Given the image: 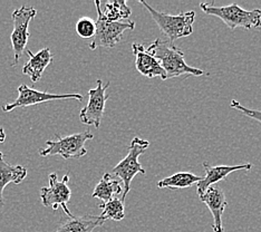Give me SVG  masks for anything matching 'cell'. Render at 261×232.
Returning a JSON list of instances; mask_svg holds the SVG:
<instances>
[{
	"label": "cell",
	"mask_w": 261,
	"mask_h": 232,
	"mask_svg": "<svg viewBox=\"0 0 261 232\" xmlns=\"http://www.w3.org/2000/svg\"><path fill=\"white\" fill-rule=\"evenodd\" d=\"M202 176H198L191 172H179L171 176L164 177L161 181L158 182L159 189H186L192 187L193 184H198Z\"/></svg>",
	"instance_id": "ac0fdd59"
},
{
	"label": "cell",
	"mask_w": 261,
	"mask_h": 232,
	"mask_svg": "<svg viewBox=\"0 0 261 232\" xmlns=\"http://www.w3.org/2000/svg\"><path fill=\"white\" fill-rule=\"evenodd\" d=\"M132 50L135 55V67L141 75L147 77V79L160 77L163 81L167 80V75L160 65V62L151 53L146 50L143 44L133 43Z\"/></svg>",
	"instance_id": "8fae6325"
},
{
	"label": "cell",
	"mask_w": 261,
	"mask_h": 232,
	"mask_svg": "<svg viewBox=\"0 0 261 232\" xmlns=\"http://www.w3.org/2000/svg\"><path fill=\"white\" fill-rule=\"evenodd\" d=\"M230 107H231V109H233V110L240 111V112L243 113V114H245V115H247V116H249L250 118H252V120H256V121H258L259 123H261V111L248 109V107L241 105V104L238 102V100H234V99L231 100Z\"/></svg>",
	"instance_id": "7402d4cb"
},
{
	"label": "cell",
	"mask_w": 261,
	"mask_h": 232,
	"mask_svg": "<svg viewBox=\"0 0 261 232\" xmlns=\"http://www.w3.org/2000/svg\"><path fill=\"white\" fill-rule=\"evenodd\" d=\"M26 53L29 56V61L22 66V74L31 77L33 83H37L43 76L44 70L53 62L54 55L49 48H43L36 54L26 48Z\"/></svg>",
	"instance_id": "5bb4252c"
},
{
	"label": "cell",
	"mask_w": 261,
	"mask_h": 232,
	"mask_svg": "<svg viewBox=\"0 0 261 232\" xmlns=\"http://www.w3.org/2000/svg\"><path fill=\"white\" fill-rule=\"evenodd\" d=\"M37 15V10L31 6H21L20 8L15 9L11 14L14 21V29L10 35L11 48L14 53L13 66L18 64L22 54L26 50V46L29 39V23Z\"/></svg>",
	"instance_id": "52a82bcc"
},
{
	"label": "cell",
	"mask_w": 261,
	"mask_h": 232,
	"mask_svg": "<svg viewBox=\"0 0 261 232\" xmlns=\"http://www.w3.org/2000/svg\"><path fill=\"white\" fill-rule=\"evenodd\" d=\"M200 200L206 204L213 217V232H223L222 214L225 210L228 202L222 190L218 186H211L205 190V192L199 196Z\"/></svg>",
	"instance_id": "4fadbf2b"
},
{
	"label": "cell",
	"mask_w": 261,
	"mask_h": 232,
	"mask_svg": "<svg viewBox=\"0 0 261 232\" xmlns=\"http://www.w3.org/2000/svg\"><path fill=\"white\" fill-rule=\"evenodd\" d=\"M97 10V20L96 23V32L93 37L92 43L90 44V49L94 50L98 47H105V48H112L116 44L120 43L123 38V34L126 31H133L135 27L134 21H117L113 22L106 20L100 11V2L96 0L95 2Z\"/></svg>",
	"instance_id": "8992f818"
},
{
	"label": "cell",
	"mask_w": 261,
	"mask_h": 232,
	"mask_svg": "<svg viewBox=\"0 0 261 232\" xmlns=\"http://www.w3.org/2000/svg\"><path fill=\"white\" fill-rule=\"evenodd\" d=\"M27 176V169L22 165H13L5 161L4 154L0 152V210L5 205L4 190L9 183L19 184Z\"/></svg>",
	"instance_id": "9a60e30c"
},
{
	"label": "cell",
	"mask_w": 261,
	"mask_h": 232,
	"mask_svg": "<svg viewBox=\"0 0 261 232\" xmlns=\"http://www.w3.org/2000/svg\"><path fill=\"white\" fill-rule=\"evenodd\" d=\"M123 193V187L121 182L110 173H105L100 178L98 184L95 187L92 196L95 199H99L102 203L111 201L116 198V195Z\"/></svg>",
	"instance_id": "e0dca14e"
},
{
	"label": "cell",
	"mask_w": 261,
	"mask_h": 232,
	"mask_svg": "<svg viewBox=\"0 0 261 232\" xmlns=\"http://www.w3.org/2000/svg\"><path fill=\"white\" fill-rule=\"evenodd\" d=\"M99 209H102V217L105 221L106 220H114V221H121L125 217V204L124 201L118 198L112 199L111 201L106 202V203H100Z\"/></svg>",
	"instance_id": "ffe728a7"
},
{
	"label": "cell",
	"mask_w": 261,
	"mask_h": 232,
	"mask_svg": "<svg viewBox=\"0 0 261 232\" xmlns=\"http://www.w3.org/2000/svg\"><path fill=\"white\" fill-rule=\"evenodd\" d=\"M102 15L106 20L117 22L122 19H128V17L132 14L130 8L127 6L126 2L124 0H116V2H109L105 4V9L102 10Z\"/></svg>",
	"instance_id": "d6986e66"
},
{
	"label": "cell",
	"mask_w": 261,
	"mask_h": 232,
	"mask_svg": "<svg viewBox=\"0 0 261 232\" xmlns=\"http://www.w3.org/2000/svg\"><path fill=\"white\" fill-rule=\"evenodd\" d=\"M144 8L147 9L153 20L156 22L161 32L167 36L170 43L174 40L188 37L193 33V22L195 18L194 11H187L179 15H169L165 13H160L145 2H139Z\"/></svg>",
	"instance_id": "3957f363"
},
{
	"label": "cell",
	"mask_w": 261,
	"mask_h": 232,
	"mask_svg": "<svg viewBox=\"0 0 261 232\" xmlns=\"http://www.w3.org/2000/svg\"><path fill=\"white\" fill-rule=\"evenodd\" d=\"M49 186L40 189V200L44 207L53 208V210H57L62 208L67 217H72L73 214L68 209V202L72 196V191L68 187L69 176L64 175L61 181L58 180L56 173H50L48 176Z\"/></svg>",
	"instance_id": "ba28073f"
},
{
	"label": "cell",
	"mask_w": 261,
	"mask_h": 232,
	"mask_svg": "<svg viewBox=\"0 0 261 232\" xmlns=\"http://www.w3.org/2000/svg\"><path fill=\"white\" fill-rule=\"evenodd\" d=\"M146 50L151 53L160 62V65L167 75V80L182 75L202 76L205 74L202 69L189 66L185 61V53L169 40L158 38L150 44Z\"/></svg>",
	"instance_id": "6da1fadb"
},
{
	"label": "cell",
	"mask_w": 261,
	"mask_h": 232,
	"mask_svg": "<svg viewBox=\"0 0 261 232\" xmlns=\"http://www.w3.org/2000/svg\"><path fill=\"white\" fill-rule=\"evenodd\" d=\"M203 168L205 172V176H202L201 181L197 184V193L198 195H202L205 190L215 186L216 183L220 182L221 180H224L230 173L236 171L245 170V171H250L252 169L251 163L247 164H240V165H217L212 166L207 162H203Z\"/></svg>",
	"instance_id": "7c38bea8"
},
{
	"label": "cell",
	"mask_w": 261,
	"mask_h": 232,
	"mask_svg": "<svg viewBox=\"0 0 261 232\" xmlns=\"http://www.w3.org/2000/svg\"><path fill=\"white\" fill-rule=\"evenodd\" d=\"M6 140V133H5V130L3 127H0V144L4 143Z\"/></svg>",
	"instance_id": "603a6c76"
},
{
	"label": "cell",
	"mask_w": 261,
	"mask_h": 232,
	"mask_svg": "<svg viewBox=\"0 0 261 232\" xmlns=\"http://www.w3.org/2000/svg\"><path fill=\"white\" fill-rule=\"evenodd\" d=\"M110 87V83L103 86V81H97V86L88 91V102L80 113V120L85 125H93L98 128L104 115L105 104L109 99L106 89Z\"/></svg>",
	"instance_id": "30bf717a"
},
{
	"label": "cell",
	"mask_w": 261,
	"mask_h": 232,
	"mask_svg": "<svg viewBox=\"0 0 261 232\" xmlns=\"http://www.w3.org/2000/svg\"><path fill=\"white\" fill-rule=\"evenodd\" d=\"M149 145V141L142 140L138 138V136H135L128 145L127 156L112 171V175L121 178V181L123 182V193L121 198L122 201H125V198L130 189V182H132L134 176L139 173L145 174V170L142 168V165L139 162V157L145 152Z\"/></svg>",
	"instance_id": "5b68a950"
},
{
	"label": "cell",
	"mask_w": 261,
	"mask_h": 232,
	"mask_svg": "<svg viewBox=\"0 0 261 232\" xmlns=\"http://www.w3.org/2000/svg\"><path fill=\"white\" fill-rule=\"evenodd\" d=\"M94 135L90 131L82 133L70 134L67 136H61L56 134V140H48L46 142V147L39 148V156L53 157L61 156L65 160L81 159L87 154L85 143L88 140H93Z\"/></svg>",
	"instance_id": "277c9868"
},
{
	"label": "cell",
	"mask_w": 261,
	"mask_h": 232,
	"mask_svg": "<svg viewBox=\"0 0 261 232\" xmlns=\"http://www.w3.org/2000/svg\"><path fill=\"white\" fill-rule=\"evenodd\" d=\"M200 8L206 15L220 18L231 31H234L237 27L245 29L261 28V9L245 10L237 4L220 7L216 6L215 3H202L200 4Z\"/></svg>",
	"instance_id": "7a4b0ae2"
},
{
	"label": "cell",
	"mask_w": 261,
	"mask_h": 232,
	"mask_svg": "<svg viewBox=\"0 0 261 232\" xmlns=\"http://www.w3.org/2000/svg\"><path fill=\"white\" fill-rule=\"evenodd\" d=\"M17 92H18V97L13 103L4 104L2 106L3 112H11L17 107H28L56 99H77L80 102L83 100L81 94H51L37 91V89L29 87L26 84H21L17 88Z\"/></svg>",
	"instance_id": "9c48e42d"
},
{
	"label": "cell",
	"mask_w": 261,
	"mask_h": 232,
	"mask_svg": "<svg viewBox=\"0 0 261 232\" xmlns=\"http://www.w3.org/2000/svg\"><path fill=\"white\" fill-rule=\"evenodd\" d=\"M96 32V23L91 18L82 17L76 22V33L82 38H93Z\"/></svg>",
	"instance_id": "44dd1931"
},
{
	"label": "cell",
	"mask_w": 261,
	"mask_h": 232,
	"mask_svg": "<svg viewBox=\"0 0 261 232\" xmlns=\"http://www.w3.org/2000/svg\"><path fill=\"white\" fill-rule=\"evenodd\" d=\"M105 220L100 216L85 214L83 217H67L66 220L54 232H93L98 227H102Z\"/></svg>",
	"instance_id": "2e32d148"
}]
</instances>
